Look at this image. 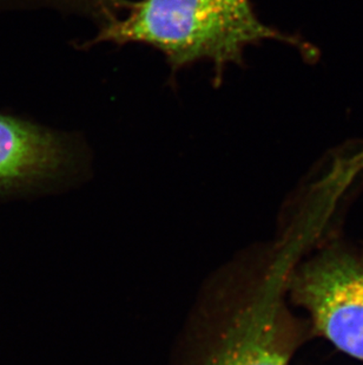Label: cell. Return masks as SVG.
Returning a JSON list of instances; mask_svg holds the SVG:
<instances>
[{"label":"cell","instance_id":"6da1fadb","mask_svg":"<svg viewBox=\"0 0 363 365\" xmlns=\"http://www.w3.org/2000/svg\"><path fill=\"white\" fill-rule=\"evenodd\" d=\"M269 39L294 45L312 62L319 58L315 46L262 23L251 0H141L127 17L102 25L89 44L150 45L174 70L211 61L219 80L229 63L242 64L248 46Z\"/></svg>","mask_w":363,"mask_h":365},{"label":"cell","instance_id":"7a4b0ae2","mask_svg":"<svg viewBox=\"0 0 363 365\" xmlns=\"http://www.w3.org/2000/svg\"><path fill=\"white\" fill-rule=\"evenodd\" d=\"M288 289L320 334L363 361V257L327 248L291 272Z\"/></svg>","mask_w":363,"mask_h":365},{"label":"cell","instance_id":"277c9868","mask_svg":"<svg viewBox=\"0 0 363 365\" xmlns=\"http://www.w3.org/2000/svg\"><path fill=\"white\" fill-rule=\"evenodd\" d=\"M289 273L278 266L254 299L244 304L196 365H289L294 336L281 299Z\"/></svg>","mask_w":363,"mask_h":365},{"label":"cell","instance_id":"5b68a950","mask_svg":"<svg viewBox=\"0 0 363 365\" xmlns=\"http://www.w3.org/2000/svg\"><path fill=\"white\" fill-rule=\"evenodd\" d=\"M123 5V0H0V14L55 7L58 10L89 14L104 24L115 19Z\"/></svg>","mask_w":363,"mask_h":365},{"label":"cell","instance_id":"3957f363","mask_svg":"<svg viewBox=\"0 0 363 365\" xmlns=\"http://www.w3.org/2000/svg\"><path fill=\"white\" fill-rule=\"evenodd\" d=\"M78 160L71 135L0 110V199L48 193L71 175Z\"/></svg>","mask_w":363,"mask_h":365}]
</instances>
